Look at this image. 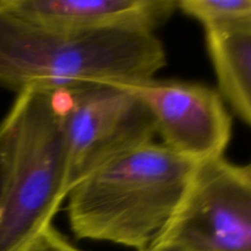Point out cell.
I'll return each mask as SVG.
<instances>
[{
  "label": "cell",
  "mask_w": 251,
  "mask_h": 251,
  "mask_svg": "<svg viewBox=\"0 0 251 251\" xmlns=\"http://www.w3.org/2000/svg\"><path fill=\"white\" fill-rule=\"evenodd\" d=\"M164 65L166 50L152 31L69 32L27 22L0 5V86L17 93L146 80Z\"/></svg>",
  "instance_id": "6da1fadb"
},
{
  "label": "cell",
  "mask_w": 251,
  "mask_h": 251,
  "mask_svg": "<svg viewBox=\"0 0 251 251\" xmlns=\"http://www.w3.org/2000/svg\"><path fill=\"white\" fill-rule=\"evenodd\" d=\"M12 136H14V115L10 112L0 122V207L4 198L10 158H11Z\"/></svg>",
  "instance_id": "30bf717a"
},
{
  "label": "cell",
  "mask_w": 251,
  "mask_h": 251,
  "mask_svg": "<svg viewBox=\"0 0 251 251\" xmlns=\"http://www.w3.org/2000/svg\"><path fill=\"white\" fill-rule=\"evenodd\" d=\"M196 164L156 141L123 154L68 194L71 230L78 239L147 250L180 205Z\"/></svg>",
  "instance_id": "7a4b0ae2"
},
{
  "label": "cell",
  "mask_w": 251,
  "mask_h": 251,
  "mask_svg": "<svg viewBox=\"0 0 251 251\" xmlns=\"http://www.w3.org/2000/svg\"><path fill=\"white\" fill-rule=\"evenodd\" d=\"M178 9L200 22L205 31L251 22V0H180Z\"/></svg>",
  "instance_id": "9c48e42d"
},
{
  "label": "cell",
  "mask_w": 251,
  "mask_h": 251,
  "mask_svg": "<svg viewBox=\"0 0 251 251\" xmlns=\"http://www.w3.org/2000/svg\"><path fill=\"white\" fill-rule=\"evenodd\" d=\"M119 83L146 104L162 144L194 163L223 157L232 134V120L218 92L195 82L174 80Z\"/></svg>",
  "instance_id": "8992f818"
},
{
  "label": "cell",
  "mask_w": 251,
  "mask_h": 251,
  "mask_svg": "<svg viewBox=\"0 0 251 251\" xmlns=\"http://www.w3.org/2000/svg\"><path fill=\"white\" fill-rule=\"evenodd\" d=\"M19 19L69 32L154 28L178 9L176 0H0Z\"/></svg>",
  "instance_id": "52a82bcc"
},
{
  "label": "cell",
  "mask_w": 251,
  "mask_h": 251,
  "mask_svg": "<svg viewBox=\"0 0 251 251\" xmlns=\"http://www.w3.org/2000/svg\"><path fill=\"white\" fill-rule=\"evenodd\" d=\"M250 167H251V164H250Z\"/></svg>",
  "instance_id": "7c38bea8"
},
{
  "label": "cell",
  "mask_w": 251,
  "mask_h": 251,
  "mask_svg": "<svg viewBox=\"0 0 251 251\" xmlns=\"http://www.w3.org/2000/svg\"><path fill=\"white\" fill-rule=\"evenodd\" d=\"M145 251H251V167L196 164L180 205Z\"/></svg>",
  "instance_id": "5b68a950"
},
{
  "label": "cell",
  "mask_w": 251,
  "mask_h": 251,
  "mask_svg": "<svg viewBox=\"0 0 251 251\" xmlns=\"http://www.w3.org/2000/svg\"><path fill=\"white\" fill-rule=\"evenodd\" d=\"M221 93L251 126V22L206 31Z\"/></svg>",
  "instance_id": "ba28073f"
},
{
  "label": "cell",
  "mask_w": 251,
  "mask_h": 251,
  "mask_svg": "<svg viewBox=\"0 0 251 251\" xmlns=\"http://www.w3.org/2000/svg\"><path fill=\"white\" fill-rule=\"evenodd\" d=\"M21 251H82L74 247L59 230L53 226H48L37 235Z\"/></svg>",
  "instance_id": "8fae6325"
},
{
  "label": "cell",
  "mask_w": 251,
  "mask_h": 251,
  "mask_svg": "<svg viewBox=\"0 0 251 251\" xmlns=\"http://www.w3.org/2000/svg\"><path fill=\"white\" fill-rule=\"evenodd\" d=\"M66 149V191L123 154L154 141L156 123L119 83H86L59 92Z\"/></svg>",
  "instance_id": "277c9868"
},
{
  "label": "cell",
  "mask_w": 251,
  "mask_h": 251,
  "mask_svg": "<svg viewBox=\"0 0 251 251\" xmlns=\"http://www.w3.org/2000/svg\"><path fill=\"white\" fill-rule=\"evenodd\" d=\"M11 158L0 207V251H21L51 225L66 191L60 96L33 86L17 93Z\"/></svg>",
  "instance_id": "3957f363"
}]
</instances>
